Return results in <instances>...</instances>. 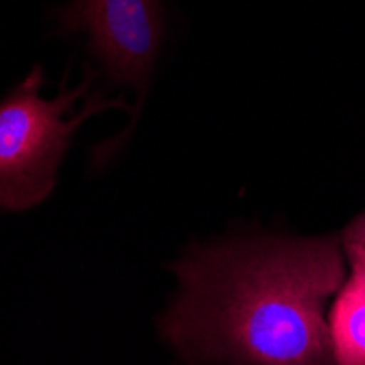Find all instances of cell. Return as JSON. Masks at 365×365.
I'll list each match as a JSON object with an SVG mask.
<instances>
[{
    "instance_id": "obj_6",
    "label": "cell",
    "mask_w": 365,
    "mask_h": 365,
    "mask_svg": "<svg viewBox=\"0 0 365 365\" xmlns=\"http://www.w3.org/2000/svg\"><path fill=\"white\" fill-rule=\"evenodd\" d=\"M344 254H346V252H344ZM346 256H356V258H363V260H365V256H363V254H346Z\"/></svg>"
},
{
    "instance_id": "obj_1",
    "label": "cell",
    "mask_w": 365,
    "mask_h": 365,
    "mask_svg": "<svg viewBox=\"0 0 365 365\" xmlns=\"http://www.w3.org/2000/svg\"><path fill=\"white\" fill-rule=\"evenodd\" d=\"M160 333L192 365H335L326 304L346 280L339 239H237L173 264Z\"/></svg>"
},
{
    "instance_id": "obj_4",
    "label": "cell",
    "mask_w": 365,
    "mask_h": 365,
    "mask_svg": "<svg viewBox=\"0 0 365 365\" xmlns=\"http://www.w3.org/2000/svg\"><path fill=\"white\" fill-rule=\"evenodd\" d=\"M348 276L328 311V337L335 365H365V260L346 256Z\"/></svg>"
},
{
    "instance_id": "obj_5",
    "label": "cell",
    "mask_w": 365,
    "mask_h": 365,
    "mask_svg": "<svg viewBox=\"0 0 365 365\" xmlns=\"http://www.w3.org/2000/svg\"><path fill=\"white\" fill-rule=\"evenodd\" d=\"M341 247L346 254H363L365 256V212L359 215L341 237Z\"/></svg>"
},
{
    "instance_id": "obj_2",
    "label": "cell",
    "mask_w": 365,
    "mask_h": 365,
    "mask_svg": "<svg viewBox=\"0 0 365 365\" xmlns=\"http://www.w3.org/2000/svg\"><path fill=\"white\" fill-rule=\"evenodd\" d=\"M66 73L59 94L44 98V68L31 73L0 98V210H29L53 192L59 162L77 129L96 112L129 110L125 98H103L90 92L94 73L86 68L83 81L68 90Z\"/></svg>"
},
{
    "instance_id": "obj_3",
    "label": "cell",
    "mask_w": 365,
    "mask_h": 365,
    "mask_svg": "<svg viewBox=\"0 0 365 365\" xmlns=\"http://www.w3.org/2000/svg\"><path fill=\"white\" fill-rule=\"evenodd\" d=\"M55 20L61 33H86L106 79L134 90L140 112L167 33L162 0H71Z\"/></svg>"
}]
</instances>
